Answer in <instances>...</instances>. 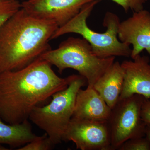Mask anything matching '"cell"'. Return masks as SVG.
Instances as JSON below:
<instances>
[{
  "label": "cell",
  "mask_w": 150,
  "mask_h": 150,
  "mask_svg": "<svg viewBox=\"0 0 150 150\" xmlns=\"http://www.w3.org/2000/svg\"><path fill=\"white\" fill-rule=\"evenodd\" d=\"M40 57L57 67L60 74L68 69L77 71L86 79L88 88L93 87L115 60L114 56L101 58L96 56L86 40L73 37L62 41L56 49L46 51Z\"/></svg>",
  "instance_id": "4"
},
{
  "label": "cell",
  "mask_w": 150,
  "mask_h": 150,
  "mask_svg": "<svg viewBox=\"0 0 150 150\" xmlns=\"http://www.w3.org/2000/svg\"><path fill=\"white\" fill-rule=\"evenodd\" d=\"M86 80L75 75L69 86L54 94L52 100L45 106L35 107L28 119L47 134L54 144L63 142L68 126L74 111L78 92Z\"/></svg>",
  "instance_id": "5"
},
{
  "label": "cell",
  "mask_w": 150,
  "mask_h": 150,
  "mask_svg": "<svg viewBox=\"0 0 150 150\" xmlns=\"http://www.w3.org/2000/svg\"><path fill=\"white\" fill-rule=\"evenodd\" d=\"M64 141L73 142L81 150H111L106 122L72 118Z\"/></svg>",
  "instance_id": "7"
},
{
  "label": "cell",
  "mask_w": 150,
  "mask_h": 150,
  "mask_svg": "<svg viewBox=\"0 0 150 150\" xmlns=\"http://www.w3.org/2000/svg\"><path fill=\"white\" fill-rule=\"evenodd\" d=\"M59 26L21 8L0 27V74L24 68L46 51Z\"/></svg>",
  "instance_id": "2"
},
{
  "label": "cell",
  "mask_w": 150,
  "mask_h": 150,
  "mask_svg": "<svg viewBox=\"0 0 150 150\" xmlns=\"http://www.w3.org/2000/svg\"><path fill=\"white\" fill-rule=\"evenodd\" d=\"M118 150H150V142L146 137L127 140L118 148Z\"/></svg>",
  "instance_id": "16"
},
{
  "label": "cell",
  "mask_w": 150,
  "mask_h": 150,
  "mask_svg": "<svg viewBox=\"0 0 150 150\" xmlns=\"http://www.w3.org/2000/svg\"><path fill=\"white\" fill-rule=\"evenodd\" d=\"M111 108L93 88H81L76 97L72 118L97 122H107Z\"/></svg>",
  "instance_id": "11"
},
{
  "label": "cell",
  "mask_w": 150,
  "mask_h": 150,
  "mask_svg": "<svg viewBox=\"0 0 150 150\" xmlns=\"http://www.w3.org/2000/svg\"><path fill=\"white\" fill-rule=\"evenodd\" d=\"M21 8L18 0H0V27Z\"/></svg>",
  "instance_id": "14"
},
{
  "label": "cell",
  "mask_w": 150,
  "mask_h": 150,
  "mask_svg": "<svg viewBox=\"0 0 150 150\" xmlns=\"http://www.w3.org/2000/svg\"><path fill=\"white\" fill-rule=\"evenodd\" d=\"M145 137L150 142V123H147L145 130Z\"/></svg>",
  "instance_id": "19"
},
{
  "label": "cell",
  "mask_w": 150,
  "mask_h": 150,
  "mask_svg": "<svg viewBox=\"0 0 150 150\" xmlns=\"http://www.w3.org/2000/svg\"><path fill=\"white\" fill-rule=\"evenodd\" d=\"M61 78L40 57L16 71L0 74V117L10 124L28 120L35 107L69 86L74 77Z\"/></svg>",
  "instance_id": "1"
},
{
  "label": "cell",
  "mask_w": 150,
  "mask_h": 150,
  "mask_svg": "<svg viewBox=\"0 0 150 150\" xmlns=\"http://www.w3.org/2000/svg\"><path fill=\"white\" fill-rule=\"evenodd\" d=\"M55 144L51 141L47 134L38 136L35 140L28 143L17 150H50L53 149Z\"/></svg>",
  "instance_id": "15"
},
{
  "label": "cell",
  "mask_w": 150,
  "mask_h": 150,
  "mask_svg": "<svg viewBox=\"0 0 150 150\" xmlns=\"http://www.w3.org/2000/svg\"><path fill=\"white\" fill-rule=\"evenodd\" d=\"M118 4L126 12L129 9L134 12L138 11L144 9V6L147 0H112Z\"/></svg>",
  "instance_id": "17"
},
{
  "label": "cell",
  "mask_w": 150,
  "mask_h": 150,
  "mask_svg": "<svg viewBox=\"0 0 150 150\" xmlns=\"http://www.w3.org/2000/svg\"><path fill=\"white\" fill-rule=\"evenodd\" d=\"M118 37L121 42L133 48L131 58H135L144 50L150 55V13L143 9L134 12L133 15L121 22Z\"/></svg>",
  "instance_id": "9"
},
{
  "label": "cell",
  "mask_w": 150,
  "mask_h": 150,
  "mask_svg": "<svg viewBox=\"0 0 150 150\" xmlns=\"http://www.w3.org/2000/svg\"><path fill=\"white\" fill-rule=\"evenodd\" d=\"M145 98L141 95L135 94L119 99L111 109L106 122L111 150H118L127 140L145 137L147 123L141 117L142 105Z\"/></svg>",
  "instance_id": "6"
},
{
  "label": "cell",
  "mask_w": 150,
  "mask_h": 150,
  "mask_svg": "<svg viewBox=\"0 0 150 150\" xmlns=\"http://www.w3.org/2000/svg\"><path fill=\"white\" fill-rule=\"evenodd\" d=\"M38 137L33 132L28 120L19 124H10L3 122L0 117V145L6 144L18 149Z\"/></svg>",
  "instance_id": "13"
},
{
  "label": "cell",
  "mask_w": 150,
  "mask_h": 150,
  "mask_svg": "<svg viewBox=\"0 0 150 150\" xmlns=\"http://www.w3.org/2000/svg\"><path fill=\"white\" fill-rule=\"evenodd\" d=\"M148 56H136L133 60H125L121 66L124 71V83L119 99L135 94L150 99V64Z\"/></svg>",
  "instance_id": "10"
},
{
  "label": "cell",
  "mask_w": 150,
  "mask_h": 150,
  "mask_svg": "<svg viewBox=\"0 0 150 150\" xmlns=\"http://www.w3.org/2000/svg\"><path fill=\"white\" fill-rule=\"evenodd\" d=\"M94 1L96 0H27L21 3V7L36 18L54 22L59 28Z\"/></svg>",
  "instance_id": "8"
},
{
  "label": "cell",
  "mask_w": 150,
  "mask_h": 150,
  "mask_svg": "<svg viewBox=\"0 0 150 150\" xmlns=\"http://www.w3.org/2000/svg\"><path fill=\"white\" fill-rule=\"evenodd\" d=\"M141 117L145 123H150V100L145 98L141 110Z\"/></svg>",
  "instance_id": "18"
},
{
  "label": "cell",
  "mask_w": 150,
  "mask_h": 150,
  "mask_svg": "<svg viewBox=\"0 0 150 150\" xmlns=\"http://www.w3.org/2000/svg\"><path fill=\"white\" fill-rule=\"evenodd\" d=\"M100 1L88 3L79 12L64 25L58 28L51 40L69 33L81 35L91 46L94 55L101 58L122 56L130 57L132 49L130 45L121 42L118 37L120 18L113 13L107 12L105 16L103 25L106 28L105 32L99 33L90 28L87 19L93 10Z\"/></svg>",
  "instance_id": "3"
},
{
  "label": "cell",
  "mask_w": 150,
  "mask_h": 150,
  "mask_svg": "<svg viewBox=\"0 0 150 150\" xmlns=\"http://www.w3.org/2000/svg\"><path fill=\"white\" fill-rule=\"evenodd\" d=\"M124 71L119 62H115L96 83L93 88L112 109L118 102L123 90Z\"/></svg>",
  "instance_id": "12"
}]
</instances>
